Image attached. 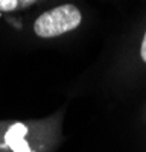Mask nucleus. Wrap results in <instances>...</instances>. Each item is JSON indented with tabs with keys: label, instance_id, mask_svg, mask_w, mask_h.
<instances>
[{
	"label": "nucleus",
	"instance_id": "3",
	"mask_svg": "<svg viewBox=\"0 0 146 152\" xmlns=\"http://www.w3.org/2000/svg\"><path fill=\"white\" fill-rule=\"evenodd\" d=\"M17 5H18V0H0V11L3 12L14 11Z\"/></svg>",
	"mask_w": 146,
	"mask_h": 152
},
{
	"label": "nucleus",
	"instance_id": "4",
	"mask_svg": "<svg viewBox=\"0 0 146 152\" xmlns=\"http://www.w3.org/2000/svg\"><path fill=\"white\" fill-rule=\"evenodd\" d=\"M140 56H142V59L146 62V32H145V35H143L142 46H140Z\"/></svg>",
	"mask_w": 146,
	"mask_h": 152
},
{
	"label": "nucleus",
	"instance_id": "1",
	"mask_svg": "<svg viewBox=\"0 0 146 152\" xmlns=\"http://www.w3.org/2000/svg\"><path fill=\"white\" fill-rule=\"evenodd\" d=\"M81 21V11L75 5L66 3L43 12L34 23V32L41 38H53L76 29Z\"/></svg>",
	"mask_w": 146,
	"mask_h": 152
},
{
	"label": "nucleus",
	"instance_id": "2",
	"mask_svg": "<svg viewBox=\"0 0 146 152\" xmlns=\"http://www.w3.org/2000/svg\"><path fill=\"white\" fill-rule=\"evenodd\" d=\"M28 134V128L21 123L12 125L5 134V143L14 152H32L29 145L24 140V135Z\"/></svg>",
	"mask_w": 146,
	"mask_h": 152
}]
</instances>
